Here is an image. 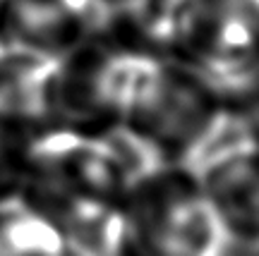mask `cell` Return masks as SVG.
Wrapping results in <instances>:
<instances>
[{
	"mask_svg": "<svg viewBox=\"0 0 259 256\" xmlns=\"http://www.w3.org/2000/svg\"><path fill=\"white\" fill-rule=\"evenodd\" d=\"M206 199L231 244L259 249V146L233 141L197 165Z\"/></svg>",
	"mask_w": 259,
	"mask_h": 256,
	"instance_id": "52a82bcc",
	"label": "cell"
},
{
	"mask_svg": "<svg viewBox=\"0 0 259 256\" xmlns=\"http://www.w3.org/2000/svg\"><path fill=\"white\" fill-rule=\"evenodd\" d=\"M120 129L156 163L197 165L247 139L240 115L211 84L173 58L144 55Z\"/></svg>",
	"mask_w": 259,
	"mask_h": 256,
	"instance_id": "6da1fadb",
	"label": "cell"
},
{
	"mask_svg": "<svg viewBox=\"0 0 259 256\" xmlns=\"http://www.w3.org/2000/svg\"><path fill=\"white\" fill-rule=\"evenodd\" d=\"M132 182L127 163L108 137L41 129L19 203L58 228L79 216L120 209Z\"/></svg>",
	"mask_w": 259,
	"mask_h": 256,
	"instance_id": "3957f363",
	"label": "cell"
},
{
	"mask_svg": "<svg viewBox=\"0 0 259 256\" xmlns=\"http://www.w3.org/2000/svg\"><path fill=\"white\" fill-rule=\"evenodd\" d=\"M228 237L197 168L158 163L120 203V256H223Z\"/></svg>",
	"mask_w": 259,
	"mask_h": 256,
	"instance_id": "7a4b0ae2",
	"label": "cell"
},
{
	"mask_svg": "<svg viewBox=\"0 0 259 256\" xmlns=\"http://www.w3.org/2000/svg\"><path fill=\"white\" fill-rule=\"evenodd\" d=\"M0 256H60V237L46 218L12 203L0 209Z\"/></svg>",
	"mask_w": 259,
	"mask_h": 256,
	"instance_id": "9c48e42d",
	"label": "cell"
},
{
	"mask_svg": "<svg viewBox=\"0 0 259 256\" xmlns=\"http://www.w3.org/2000/svg\"><path fill=\"white\" fill-rule=\"evenodd\" d=\"M38 132L24 115L0 108V209L22 199Z\"/></svg>",
	"mask_w": 259,
	"mask_h": 256,
	"instance_id": "ba28073f",
	"label": "cell"
},
{
	"mask_svg": "<svg viewBox=\"0 0 259 256\" xmlns=\"http://www.w3.org/2000/svg\"><path fill=\"white\" fill-rule=\"evenodd\" d=\"M144 55L149 53L96 38L58 58L46 86L41 129L84 139H106L120 129Z\"/></svg>",
	"mask_w": 259,
	"mask_h": 256,
	"instance_id": "277c9868",
	"label": "cell"
},
{
	"mask_svg": "<svg viewBox=\"0 0 259 256\" xmlns=\"http://www.w3.org/2000/svg\"><path fill=\"white\" fill-rule=\"evenodd\" d=\"M122 0H0V46L58 60L101 38Z\"/></svg>",
	"mask_w": 259,
	"mask_h": 256,
	"instance_id": "8992f818",
	"label": "cell"
},
{
	"mask_svg": "<svg viewBox=\"0 0 259 256\" xmlns=\"http://www.w3.org/2000/svg\"><path fill=\"white\" fill-rule=\"evenodd\" d=\"M170 58L228 106L259 96V0H192Z\"/></svg>",
	"mask_w": 259,
	"mask_h": 256,
	"instance_id": "5b68a950",
	"label": "cell"
}]
</instances>
